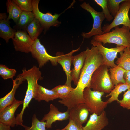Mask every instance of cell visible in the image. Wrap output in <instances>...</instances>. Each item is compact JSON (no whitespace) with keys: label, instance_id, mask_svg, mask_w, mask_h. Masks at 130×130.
<instances>
[{"label":"cell","instance_id":"obj_1","mask_svg":"<svg viewBox=\"0 0 130 130\" xmlns=\"http://www.w3.org/2000/svg\"><path fill=\"white\" fill-rule=\"evenodd\" d=\"M41 73L39 68L36 66L26 70L25 68L22 70V73L20 74L25 81L26 80L28 83L27 90L23 100V107L19 114L16 117V125H21L22 123L23 116L25 109L29 107V104L32 99L34 98L36 95L38 84V80H41L43 78L41 76Z\"/></svg>","mask_w":130,"mask_h":130},{"label":"cell","instance_id":"obj_2","mask_svg":"<svg viewBox=\"0 0 130 130\" xmlns=\"http://www.w3.org/2000/svg\"><path fill=\"white\" fill-rule=\"evenodd\" d=\"M92 40L103 43V44L113 43L117 47L123 46L130 48V29L123 26H117L110 32L93 37Z\"/></svg>","mask_w":130,"mask_h":130},{"label":"cell","instance_id":"obj_3","mask_svg":"<svg viewBox=\"0 0 130 130\" xmlns=\"http://www.w3.org/2000/svg\"><path fill=\"white\" fill-rule=\"evenodd\" d=\"M91 76L84 72L81 71L79 80L76 87L65 99L58 101L66 106L68 109L79 104L85 103L83 91L87 87H90Z\"/></svg>","mask_w":130,"mask_h":130},{"label":"cell","instance_id":"obj_4","mask_svg":"<svg viewBox=\"0 0 130 130\" xmlns=\"http://www.w3.org/2000/svg\"><path fill=\"white\" fill-rule=\"evenodd\" d=\"M108 67L103 65L93 74L90 87L93 90L109 93L114 88V86L108 72Z\"/></svg>","mask_w":130,"mask_h":130},{"label":"cell","instance_id":"obj_5","mask_svg":"<svg viewBox=\"0 0 130 130\" xmlns=\"http://www.w3.org/2000/svg\"><path fill=\"white\" fill-rule=\"evenodd\" d=\"M83 93L85 103L90 113L99 115L104 111L108 104L107 101L102 100L101 98L105 93L92 90L90 87H87Z\"/></svg>","mask_w":130,"mask_h":130},{"label":"cell","instance_id":"obj_6","mask_svg":"<svg viewBox=\"0 0 130 130\" xmlns=\"http://www.w3.org/2000/svg\"><path fill=\"white\" fill-rule=\"evenodd\" d=\"M81 7L89 12L93 19V27L91 30L87 33L83 32L82 36L84 38L88 39L92 36L103 34L104 33L103 31L102 24L105 18L103 12L95 10L88 3L84 2L80 5Z\"/></svg>","mask_w":130,"mask_h":130},{"label":"cell","instance_id":"obj_7","mask_svg":"<svg viewBox=\"0 0 130 130\" xmlns=\"http://www.w3.org/2000/svg\"><path fill=\"white\" fill-rule=\"evenodd\" d=\"M85 51L86 57L81 71L92 76L94 71L103 65V57L96 46H92L91 49L87 47Z\"/></svg>","mask_w":130,"mask_h":130},{"label":"cell","instance_id":"obj_8","mask_svg":"<svg viewBox=\"0 0 130 130\" xmlns=\"http://www.w3.org/2000/svg\"><path fill=\"white\" fill-rule=\"evenodd\" d=\"M119 9L114 19L110 24H106L102 27L103 31L104 33L110 32L113 28L123 25L130 29V20L128 12L130 8V0H126L120 4Z\"/></svg>","mask_w":130,"mask_h":130},{"label":"cell","instance_id":"obj_9","mask_svg":"<svg viewBox=\"0 0 130 130\" xmlns=\"http://www.w3.org/2000/svg\"><path fill=\"white\" fill-rule=\"evenodd\" d=\"M30 52L32 57L37 61L39 68H42L49 61L53 66L57 65V56H53L48 54L38 38L33 41Z\"/></svg>","mask_w":130,"mask_h":130},{"label":"cell","instance_id":"obj_10","mask_svg":"<svg viewBox=\"0 0 130 130\" xmlns=\"http://www.w3.org/2000/svg\"><path fill=\"white\" fill-rule=\"evenodd\" d=\"M39 0H32L33 12L34 18L38 19L41 23L45 30H47L52 26H56L61 24L58 19L61 14H55L52 15L48 12L44 13L39 10L38 4Z\"/></svg>","mask_w":130,"mask_h":130},{"label":"cell","instance_id":"obj_11","mask_svg":"<svg viewBox=\"0 0 130 130\" xmlns=\"http://www.w3.org/2000/svg\"><path fill=\"white\" fill-rule=\"evenodd\" d=\"M90 43L93 46L98 48L99 53L103 57V65L111 68L117 65L115 63L114 61L115 59L117 58L118 53L123 51L126 48L123 46L110 48H107L103 46L101 42L92 39Z\"/></svg>","mask_w":130,"mask_h":130},{"label":"cell","instance_id":"obj_12","mask_svg":"<svg viewBox=\"0 0 130 130\" xmlns=\"http://www.w3.org/2000/svg\"><path fill=\"white\" fill-rule=\"evenodd\" d=\"M15 50L25 53L30 52L33 41L26 31L16 30L14 37L12 39Z\"/></svg>","mask_w":130,"mask_h":130},{"label":"cell","instance_id":"obj_13","mask_svg":"<svg viewBox=\"0 0 130 130\" xmlns=\"http://www.w3.org/2000/svg\"><path fill=\"white\" fill-rule=\"evenodd\" d=\"M23 100H16L11 104L0 112V123L13 127L16 125L15 113L18 108L23 104Z\"/></svg>","mask_w":130,"mask_h":130},{"label":"cell","instance_id":"obj_14","mask_svg":"<svg viewBox=\"0 0 130 130\" xmlns=\"http://www.w3.org/2000/svg\"><path fill=\"white\" fill-rule=\"evenodd\" d=\"M80 49L79 48L73 50L65 54L60 52H57L56 54V56L57 57V62L61 65L66 75L67 79L65 84L70 86H71V82L72 81L71 67L73 56V55Z\"/></svg>","mask_w":130,"mask_h":130},{"label":"cell","instance_id":"obj_15","mask_svg":"<svg viewBox=\"0 0 130 130\" xmlns=\"http://www.w3.org/2000/svg\"><path fill=\"white\" fill-rule=\"evenodd\" d=\"M69 110V120L73 121L78 126L82 127V124L87 121L89 111L85 103L79 104Z\"/></svg>","mask_w":130,"mask_h":130},{"label":"cell","instance_id":"obj_16","mask_svg":"<svg viewBox=\"0 0 130 130\" xmlns=\"http://www.w3.org/2000/svg\"><path fill=\"white\" fill-rule=\"evenodd\" d=\"M69 110L64 112L59 111L58 108L52 104L50 105L49 112L45 114L41 121L46 122V127L47 128H52V124L56 121H61L69 119Z\"/></svg>","mask_w":130,"mask_h":130},{"label":"cell","instance_id":"obj_17","mask_svg":"<svg viewBox=\"0 0 130 130\" xmlns=\"http://www.w3.org/2000/svg\"><path fill=\"white\" fill-rule=\"evenodd\" d=\"M109 124L108 119L104 110L99 115L92 114L86 125L82 126L83 130H102Z\"/></svg>","mask_w":130,"mask_h":130},{"label":"cell","instance_id":"obj_18","mask_svg":"<svg viewBox=\"0 0 130 130\" xmlns=\"http://www.w3.org/2000/svg\"><path fill=\"white\" fill-rule=\"evenodd\" d=\"M86 56L85 51H84L73 56L72 63L74 68L71 70V76L72 81L76 85H77L78 82Z\"/></svg>","mask_w":130,"mask_h":130},{"label":"cell","instance_id":"obj_19","mask_svg":"<svg viewBox=\"0 0 130 130\" xmlns=\"http://www.w3.org/2000/svg\"><path fill=\"white\" fill-rule=\"evenodd\" d=\"M12 81L13 86L11 91L0 99V112L6 106L11 104L16 100L15 98V94L16 89L25 81L19 74L15 80L12 79Z\"/></svg>","mask_w":130,"mask_h":130},{"label":"cell","instance_id":"obj_20","mask_svg":"<svg viewBox=\"0 0 130 130\" xmlns=\"http://www.w3.org/2000/svg\"><path fill=\"white\" fill-rule=\"evenodd\" d=\"M7 17L6 13L0 14V37L7 43L9 39H12L14 37L16 31L11 27Z\"/></svg>","mask_w":130,"mask_h":130},{"label":"cell","instance_id":"obj_21","mask_svg":"<svg viewBox=\"0 0 130 130\" xmlns=\"http://www.w3.org/2000/svg\"><path fill=\"white\" fill-rule=\"evenodd\" d=\"M59 98L58 93L52 89H46L38 84L34 99L38 102L44 100L47 102Z\"/></svg>","mask_w":130,"mask_h":130},{"label":"cell","instance_id":"obj_22","mask_svg":"<svg viewBox=\"0 0 130 130\" xmlns=\"http://www.w3.org/2000/svg\"><path fill=\"white\" fill-rule=\"evenodd\" d=\"M34 18L32 12L22 11L17 22L13 27V29L17 30L26 31L27 26Z\"/></svg>","mask_w":130,"mask_h":130},{"label":"cell","instance_id":"obj_23","mask_svg":"<svg viewBox=\"0 0 130 130\" xmlns=\"http://www.w3.org/2000/svg\"><path fill=\"white\" fill-rule=\"evenodd\" d=\"M44 29L39 21L34 18L26 27V30L32 40L34 41L38 38Z\"/></svg>","mask_w":130,"mask_h":130},{"label":"cell","instance_id":"obj_24","mask_svg":"<svg viewBox=\"0 0 130 130\" xmlns=\"http://www.w3.org/2000/svg\"><path fill=\"white\" fill-rule=\"evenodd\" d=\"M110 73V77L114 86L120 83L126 82L124 78V73L127 70L117 65L109 70Z\"/></svg>","mask_w":130,"mask_h":130},{"label":"cell","instance_id":"obj_25","mask_svg":"<svg viewBox=\"0 0 130 130\" xmlns=\"http://www.w3.org/2000/svg\"><path fill=\"white\" fill-rule=\"evenodd\" d=\"M130 88V86L126 82L120 83L115 86L113 89L106 96V97L110 96L107 100L108 104L115 101L118 102L119 100L118 99V97L119 94Z\"/></svg>","mask_w":130,"mask_h":130},{"label":"cell","instance_id":"obj_26","mask_svg":"<svg viewBox=\"0 0 130 130\" xmlns=\"http://www.w3.org/2000/svg\"><path fill=\"white\" fill-rule=\"evenodd\" d=\"M7 10L8 13L7 19L13 20L16 23L18 22L22 11L12 1L8 0L6 3Z\"/></svg>","mask_w":130,"mask_h":130},{"label":"cell","instance_id":"obj_27","mask_svg":"<svg viewBox=\"0 0 130 130\" xmlns=\"http://www.w3.org/2000/svg\"><path fill=\"white\" fill-rule=\"evenodd\" d=\"M119 53L120 57L116 62L117 65L126 70H130V48L126 47Z\"/></svg>","mask_w":130,"mask_h":130},{"label":"cell","instance_id":"obj_28","mask_svg":"<svg viewBox=\"0 0 130 130\" xmlns=\"http://www.w3.org/2000/svg\"><path fill=\"white\" fill-rule=\"evenodd\" d=\"M74 88H72L65 84L63 85L57 86L52 89L56 91L59 96L61 100L67 97Z\"/></svg>","mask_w":130,"mask_h":130},{"label":"cell","instance_id":"obj_29","mask_svg":"<svg viewBox=\"0 0 130 130\" xmlns=\"http://www.w3.org/2000/svg\"><path fill=\"white\" fill-rule=\"evenodd\" d=\"M32 124L30 127L23 125L22 126L25 130H46V122L39 121L35 114H34L32 117Z\"/></svg>","mask_w":130,"mask_h":130},{"label":"cell","instance_id":"obj_30","mask_svg":"<svg viewBox=\"0 0 130 130\" xmlns=\"http://www.w3.org/2000/svg\"><path fill=\"white\" fill-rule=\"evenodd\" d=\"M16 72L14 69L9 68L4 65H0V75L4 80L12 79Z\"/></svg>","mask_w":130,"mask_h":130},{"label":"cell","instance_id":"obj_31","mask_svg":"<svg viewBox=\"0 0 130 130\" xmlns=\"http://www.w3.org/2000/svg\"><path fill=\"white\" fill-rule=\"evenodd\" d=\"M126 0H107V6L110 13L114 18L119 9L120 3Z\"/></svg>","mask_w":130,"mask_h":130},{"label":"cell","instance_id":"obj_32","mask_svg":"<svg viewBox=\"0 0 130 130\" xmlns=\"http://www.w3.org/2000/svg\"><path fill=\"white\" fill-rule=\"evenodd\" d=\"M12 1L22 11H32L33 6L32 0H13Z\"/></svg>","mask_w":130,"mask_h":130},{"label":"cell","instance_id":"obj_33","mask_svg":"<svg viewBox=\"0 0 130 130\" xmlns=\"http://www.w3.org/2000/svg\"><path fill=\"white\" fill-rule=\"evenodd\" d=\"M94 1L102 8V11L104 14L106 20L110 21L113 17L111 14L108 9L107 5V0H94Z\"/></svg>","mask_w":130,"mask_h":130},{"label":"cell","instance_id":"obj_34","mask_svg":"<svg viewBox=\"0 0 130 130\" xmlns=\"http://www.w3.org/2000/svg\"><path fill=\"white\" fill-rule=\"evenodd\" d=\"M118 102L122 107L128 110H130V88L123 95L122 99L119 100Z\"/></svg>","mask_w":130,"mask_h":130},{"label":"cell","instance_id":"obj_35","mask_svg":"<svg viewBox=\"0 0 130 130\" xmlns=\"http://www.w3.org/2000/svg\"><path fill=\"white\" fill-rule=\"evenodd\" d=\"M82 127L78 126L73 121L69 120L68 124L66 126L62 129H57L56 130H83Z\"/></svg>","mask_w":130,"mask_h":130},{"label":"cell","instance_id":"obj_36","mask_svg":"<svg viewBox=\"0 0 130 130\" xmlns=\"http://www.w3.org/2000/svg\"><path fill=\"white\" fill-rule=\"evenodd\" d=\"M126 82L130 86V70H127L124 73V75Z\"/></svg>","mask_w":130,"mask_h":130},{"label":"cell","instance_id":"obj_37","mask_svg":"<svg viewBox=\"0 0 130 130\" xmlns=\"http://www.w3.org/2000/svg\"><path fill=\"white\" fill-rule=\"evenodd\" d=\"M10 127L9 125L0 123V130H11Z\"/></svg>","mask_w":130,"mask_h":130},{"label":"cell","instance_id":"obj_38","mask_svg":"<svg viewBox=\"0 0 130 130\" xmlns=\"http://www.w3.org/2000/svg\"></svg>","mask_w":130,"mask_h":130}]
</instances>
